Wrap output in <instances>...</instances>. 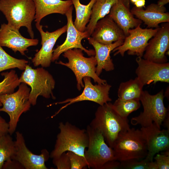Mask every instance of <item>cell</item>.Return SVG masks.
<instances>
[{
  "label": "cell",
  "mask_w": 169,
  "mask_h": 169,
  "mask_svg": "<svg viewBox=\"0 0 169 169\" xmlns=\"http://www.w3.org/2000/svg\"><path fill=\"white\" fill-rule=\"evenodd\" d=\"M112 104L118 113L125 118H127L130 114L139 109L141 105L138 100H123L119 98Z\"/></svg>",
  "instance_id": "obj_29"
},
{
  "label": "cell",
  "mask_w": 169,
  "mask_h": 169,
  "mask_svg": "<svg viewBox=\"0 0 169 169\" xmlns=\"http://www.w3.org/2000/svg\"><path fill=\"white\" fill-rule=\"evenodd\" d=\"M35 26L41 36L42 47L35 54L32 61L35 66L41 65L43 68L48 67L52 62L53 47L58 38L66 32L67 26L51 32H44L40 23H36Z\"/></svg>",
  "instance_id": "obj_16"
},
{
  "label": "cell",
  "mask_w": 169,
  "mask_h": 169,
  "mask_svg": "<svg viewBox=\"0 0 169 169\" xmlns=\"http://www.w3.org/2000/svg\"><path fill=\"white\" fill-rule=\"evenodd\" d=\"M161 23L149 41L142 56L145 59L161 64L168 62L166 55L169 49V22Z\"/></svg>",
  "instance_id": "obj_13"
},
{
  "label": "cell",
  "mask_w": 169,
  "mask_h": 169,
  "mask_svg": "<svg viewBox=\"0 0 169 169\" xmlns=\"http://www.w3.org/2000/svg\"><path fill=\"white\" fill-rule=\"evenodd\" d=\"M121 169L120 162L116 160L107 161L102 166L101 169Z\"/></svg>",
  "instance_id": "obj_37"
},
{
  "label": "cell",
  "mask_w": 169,
  "mask_h": 169,
  "mask_svg": "<svg viewBox=\"0 0 169 169\" xmlns=\"http://www.w3.org/2000/svg\"><path fill=\"white\" fill-rule=\"evenodd\" d=\"M35 6L34 21L40 23L46 16L54 13L65 14L73 5L71 0H33Z\"/></svg>",
  "instance_id": "obj_23"
},
{
  "label": "cell",
  "mask_w": 169,
  "mask_h": 169,
  "mask_svg": "<svg viewBox=\"0 0 169 169\" xmlns=\"http://www.w3.org/2000/svg\"><path fill=\"white\" fill-rule=\"evenodd\" d=\"M130 2V0H117L108 14L123 31L125 37L129 35V29L141 25L142 22L131 13Z\"/></svg>",
  "instance_id": "obj_20"
},
{
  "label": "cell",
  "mask_w": 169,
  "mask_h": 169,
  "mask_svg": "<svg viewBox=\"0 0 169 169\" xmlns=\"http://www.w3.org/2000/svg\"><path fill=\"white\" fill-rule=\"evenodd\" d=\"M121 169H157L155 161H148L144 159L140 160H131L120 162Z\"/></svg>",
  "instance_id": "obj_31"
},
{
  "label": "cell",
  "mask_w": 169,
  "mask_h": 169,
  "mask_svg": "<svg viewBox=\"0 0 169 169\" xmlns=\"http://www.w3.org/2000/svg\"><path fill=\"white\" fill-rule=\"evenodd\" d=\"M87 39L89 44L92 45L95 49V57L97 62L96 73L97 75L99 76L100 74L103 69L107 71L113 70L115 67L110 53L114 49L122 44L124 40L105 45L97 42L91 37Z\"/></svg>",
  "instance_id": "obj_22"
},
{
  "label": "cell",
  "mask_w": 169,
  "mask_h": 169,
  "mask_svg": "<svg viewBox=\"0 0 169 169\" xmlns=\"http://www.w3.org/2000/svg\"><path fill=\"white\" fill-rule=\"evenodd\" d=\"M116 160L120 162L144 159L148 153L141 130L134 128L120 132L112 148Z\"/></svg>",
  "instance_id": "obj_3"
},
{
  "label": "cell",
  "mask_w": 169,
  "mask_h": 169,
  "mask_svg": "<svg viewBox=\"0 0 169 169\" xmlns=\"http://www.w3.org/2000/svg\"><path fill=\"white\" fill-rule=\"evenodd\" d=\"M73 7L71 6L65 13L67 19V36L64 42L53 50L51 61L53 62L59 58L60 55L67 50L73 49H79L85 52L89 56H94L95 51L87 49L81 44L82 40L90 37L87 32L79 31L74 26L72 18Z\"/></svg>",
  "instance_id": "obj_12"
},
{
  "label": "cell",
  "mask_w": 169,
  "mask_h": 169,
  "mask_svg": "<svg viewBox=\"0 0 169 169\" xmlns=\"http://www.w3.org/2000/svg\"><path fill=\"white\" fill-rule=\"evenodd\" d=\"M146 141L148 151L144 159L148 161H153L156 154L169 150V130H161L154 123L140 129Z\"/></svg>",
  "instance_id": "obj_17"
},
{
  "label": "cell",
  "mask_w": 169,
  "mask_h": 169,
  "mask_svg": "<svg viewBox=\"0 0 169 169\" xmlns=\"http://www.w3.org/2000/svg\"><path fill=\"white\" fill-rule=\"evenodd\" d=\"M38 39L28 38L23 37L19 32L8 23H3L0 28V45L12 50L15 53L19 51L22 55L28 51L29 47L37 45Z\"/></svg>",
  "instance_id": "obj_18"
},
{
  "label": "cell",
  "mask_w": 169,
  "mask_h": 169,
  "mask_svg": "<svg viewBox=\"0 0 169 169\" xmlns=\"http://www.w3.org/2000/svg\"><path fill=\"white\" fill-rule=\"evenodd\" d=\"M76 11V18L74 24L76 28L81 32L86 30L91 16L92 8L96 0H90L86 5L82 4L79 0H71Z\"/></svg>",
  "instance_id": "obj_26"
},
{
  "label": "cell",
  "mask_w": 169,
  "mask_h": 169,
  "mask_svg": "<svg viewBox=\"0 0 169 169\" xmlns=\"http://www.w3.org/2000/svg\"><path fill=\"white\" fill-rule=\"evenodd\" d=\"M82 51L79 49L67 50L63 53V55L68 59V62L64 63L59 61L56 63L66 66L73 71L76 77L77 88L79 90L84 87L82 80L85 77L92 78L94 82L98 84L106 83V81L100 78L96 74L97 62L95 57H85Z\"/></svg>",
  "instance_id": "obj_7"
},
{
  "label": "cell",
  "mask_w": 169,
  "mask_h": 169,
  "mask_svg": "<svg viewBox=\"0 0 169 169\" xmlns=\"http://www.w3.org/2000/svg\"><path fill=\"white\" fill-rule=\"evenodd\" d=\"M0 11L8 25L19 30L25 27L31 38H34L32 22L36 9L33 0H0Z\"/></svg>",
  "instance_id": "obj_4"
},
{
  "label": "cell",
  "mask_w": 169,
  "mask_h": 169,
  "mask_svg": "<svg viewBox=\"0 0 169 169\" xmlns=\"http://www.w3.org/2000/svg\"><path fill=\"white\" fill-rule=\"evenodd\" d=\"M157 169L169 168V150L163 151L161 154L157 153L153 158Z\"/></svg>",
  "instance_id": "obj_33"
},
{
  "label": "cell",
  "mask_w": 169,
  "mask_h": 169,
  "mask_svg": "<svg viewBox=\"0 0 169 169\" xmlns=\"http://www.w3.org/2000/svg\"><path fill=\"white\" fill-rule=\"evenodd\" d=\"M169 0H159L157 4L160 6H164L165 5L168 3Z\"/></svg>",
  "instance_id": "obj_39"
},
{
  "label": "cell",
  "mask_w": 169,
  "mask_h": 169,
  "mask_svg": "<svg viewBox=\"0 0 169 169\" xmlns=\"http://www.w3.org/2000/svg\"><path fill=\"white\" fill-rule=\"evenodd\" d=\"M117 0H96L92 8L90 20L86 31L90 36L98 21L108 15L113 5Z\"/></svg>",
  "instance_id": "obj_24"
},
{
  "label": "cell",
  "mask_w": 169,
  "mask_h": 169,
  "mask_svg": "<svg viewBox=\"0 0 169 169\" xmlns=\"http://www.w3.org/2000/svg\"><path fill=\"white\" fill-rule=\"evenodd\" d=\"M16 135V151L11 159L18 161L25 169H48L45 165V162L50 158L48 150L44 149L40 154H35L26 146L22 133L18 131Z\"/></svg>",
  "instance_id": "obj_15"
},
{
  "label": "cell",
  "mask_w": 169,
  "mask_h": 169,
  "mask_svg": "<svg viewBox=\"0 0 169 169\" xmlns=\"http://www.w3.org/2000/svg\"><path fill=\"white\" fill-rule=\"evenodd\" d=\"M2 169H23L24 168L18 161L10 159L5 162Z\"/></svg>",
  "instance_id": "obj_35"
},
{
  "label": "cell",
  "mask_w": 169,
  "mask_h": 169,
  "mask_svg": "<svg viewBox=\"0 0 169 169\" xmlns=\"http://www.w3.org/2000/svg\"><path fill=\"white\" fill-rule=\"evenodd\" d=\"M141 25L129 29L122 44L112 51L114 56L120 54L122 57L127 51L129 55L142 57L148 42L156 33L158 28H142Z\"/></svg>",
  "instance_id": "obj_10"
},
{
  "label": "cell",
  "mask_w": 169,
  "mask_h": 169,
  "mask_svg": "<svg viewBox=\"0 0 169 169\" xmlns=\"http://www.w3.org/2000/svg\"><path fill=\"white\" fill-rule=\"evenodd\" d=\"M90 36L105 45L124 40L125 37L123 31L108 15L98 21Z\"/></svg>",
  "instance_id": "obj_19"
},
{
  "label": "cell",
  "mask_w": 169,
  "mask_h": 169,
  "mask_svg": "<svg viewBox=\"0 0 169 169\" xmlns=\"http://www.w3.org/2000/svg\"><path fill=\"white\" fill-rule=\"evenodd\" d=\"M164 90L152 95L146 90H142L140 97L143 111L137 116L132 118L131 123L146 127L153 122L160 129L165 118L169 115L168 110L164 104Z\"/></svg>",
  "instance_id": "obj_5"
},
{
  "label": "cell",
  "mask_w": 169,
  "mask_h": 169,
  "mask_svg": "<svg viewBox=\"0 0 169 169\" xmlns=\"http://www.w3.org/2000/svg\"><path fill=\"white\" fill-rule=\"evenodd\" d=\"M1 75L4 79L0 82V95L13 93L21 83L16 71L12 70L9 72H3Z\"/></svg>",
  "instance_id": "obj_30"
},
{
  "label": "cell",
  "mask_w": 169,
  "mask_h": 169,
  "mask_svg": "<svg viewBox=\"0 0 169 169\" xmlns=\"http://www.w3.org/2000/svg\"><path fill=\"white\" fill-rule=\"evenodd\" d=\"M9 128L8 123L0 116V138L9 133Z\"/></svg>",
  "instance_id": "obj_36"
},
{
  "label": "cell",
  "mask_w": 169,
  "mask_h": 169,
  "mask_svg": "<svg viewBox=\"0 0 169 169\" xmlns=\"http://www.w3.org/2000/svg\"><path fill=\"white\" fill-rule=\"evenodd\" d=\"M164 6L151 3L144 9L134 7L131 10L132 14L141 20L149 28H158L159 24L169 22V13Z\"/></svg>",
  "instance_id": "obj_21"
},
{
  "label": "cell",
  "mask_w": 169,
  "mask_h": 169,
  "mask_svg": "<svg viewBox=\"0 0 169 169\" xmlns=\"http://www.w3.org/2000/svg\"><path fill=\"white\" fill-rule=\"evenodd\" d=\"M84 83V88L83 92L77 97L68 98L62 101L56 102L55 105L66 103L53 115L51 118L58 114L61 110L73 103L81 101L88 100L96 103L100 105L111 101L109 91L111 86L107 82L104 84L93 85L91 82V78L85 77L83 79Z\"/></svg>",
  "instance_id": "obj_11"
},
{
  "label": "cell",
  "mask_w": 169,
  "mask_h": 169,
  "mask_svg": "<svg viewBox=\"0 0 169 169\" xmlns=\"http://www.w3.org/2000/svg\"><path fill=\"white\" fill-rule=\"evenodd\" d=\"M146 3L145 0H138L134 4L137 8H146L145 7Z\"/></svg>",
  "instance_id": "obj_38"
},
{
  "label": "cell",
  "mask_w": 169,
  "mask_h": 169,
  "mask_svg": "<svg viewBox=\"0 0 169 169\" xmlns=\"http://www.w3.org/2000/svg\"><path fill=\"white\" fill-rule=\"evenodd\" d=\"M19 81L31 87L29 100L32 105H36L39 96L47 99L51 97L55 98L53 93L55 86V80L43 67L34 69L27 64L19 78Z\"/></svg>",
  "instance_id": "obj_6"
},
{
  "label": "cell",
  "mask_w": 169,
  "mask_h": 169,
  "mask_svg": "<svg viewBox=\"0 0 169 169\" xmlns=\"http://www.w3.org/2000/svg\"><path fill=\"white\" fill-rule=\"evenodd\" d=\"M169 115L165 118L163 122L164 125L167 128V129L169 130Z\"/></svg>",
  "instance_id": "obj_40"
},
{
  "label": "cell",
  "mask_w": 169,
  "mask_h": 169,
  "mask_svg": "<svg viewBox=\"0 0 169 169\" xmlns=\"http://www.w3.org/2000/svg\"><path fill=\"white\" fill-rule=\"evenodd\" d=\"M144 85L137 77L120 84L117 92L118 98L123 100H138Z\"/></svg>",
  "instance_id": "obj_25"
},
{
  "label": "cell",
  "mask_w": 169,
  "mask_h": 169,
  "mask_svg": "<svg viewBox=\"0 0 169 169\" xmlns=\"http://www.w3.org/2000/svg\"><path fill=\"white\" fill-rule=\"evenodd\" d=\"M137 0H130V1H131L132 3H134Z\"/></svg>",
  "instance_id": "obj_41"
},
{
  "label": "cell",
  "mask_w": 169,
  "mask_h": 169,
  "mask_svg": "<svg viewBox=\"0 0 169 169\" xmlns=\"http://www.w3.org/2000/svg\"><path fill=\"white\" fill-rule=\"evenodd\" d=\"M70 162V169H82L88 167L85 158L73 152L67 151Z\"/></svg>",
  "instance_id": "obj_32"
},
{
  "label": "cell",
  "mask_w": 169,
  "mask_h": 169,
  "mask_svg": "<svg viewBox=\"0 0 169 169\" xmlns=\"http://www.w3.org/2000/svg\"><path fill=\"white\" fill-rule=\"evenodd\" d=\"M2 106H3L1 102H0V107Z\"/></svg>",
  "instance_id": "obj_42"
},
{
  "label": "cell",
  "mask_w": 169,
  "mask_h": 169,
  "mask_svg": "<svg viewBox=\"0 0 169 169\" xmlns=\"http://www.w3.org/2000/svg\"><path fill=\"white\" fill-rule=\"evenodd\" d=\"M28 63L24 59H17L10 56L0 45V72L15 68L24 70Z\"/></svg>",
  "instance_id": "obj_27"
},
{
  "label": "cell",
  "mask_w": 169,
  "mask_h": 169,
  "mask_svg": "<svg viewBox=\"0 0 169 169\" xmlns=\"http://www.w3.org/2000/svg\"><path fill=\"white\" fill-rule=\"evenodd\" d=\"M30 90L27 84L21 83L16 92L0 95V102L3 106L0 108V112H4L9 116L8 132L11 135L15 131L20 116L30 109L31 104L29 96Z\"/></svg>",
  "instance_id": "obj_8"
},
{
  "label": "cell",
  "mask_w": 169,
  "mask_h": 169,
  "mask_svg": "<svg viewBox=\"0 0 169 169\" xmlns=\"http://www.w3.org/2000/svg\"><path fill=\"white\" fill-rule=\"evenodd\" d=\"M16 151L15 141L9 133L0 138V169L4 163L10 159Z\"/></svg>",
  "instance_id": "obj_28"
},
{
  "label": "cell",
  "mask_w": 169,
  "mask_h": 169,
  "mask_svg": "<svg viewBox=\"0 0 169 169\" xmlns=\"http://www.w3.org/2000/svg\"><path fill=\"white\" fill-rule=\"evenodd\" d=\"M53 159V163L58 169H70V162L68 153H62L59 156Z\"/></svg>",
  "instance_id": "obj_34"
},
{
  "label": "cell",
  "mask_w": 169,
  "mask_h": 169,
  "mask_svg": "<svg viewBox=\"0 0 169 169\" xmlns=\"http://www.w3.org/2000/svg\"><path fill=\"white\" fill-rule=\"evenodd\" d=\"M59 132L57 136L54 149L50 157L56 158L62 153L70 151L84 157V152L89 143L86 130L81 129L69 122L59 123Z\"/></svg>",
  "instance_id": "obj_2"
},
{
  "label": "cell",
  "mask_w": 169,
  "mask_h": 169,
  "mask_svg": "<svg viewBox=\"0 0 169 169\" xmlns=\"http://www.w3.org/2000/svg\"><path fill=\"white\" fill-rule=\"evenodd\" d=\"M135 73L144 85L158 82H169V63H158L137 57Z\"/></svg>",
  "instance_id": "obj_14"
},
{
  "label": "cell",
  "mask_w": 169,
  "mask_h": 169,
  "mask_svg": "<svg viewBox=\"0 0 169 169\" xmlns=\"http://www.w3.org/2000/svg\"><path fill=\"white\" fill-rule=\"evenodd\" d=\"M90 125L102 133L112 148L119 133L130 128L128 119L120 116L110 102L97 108Z\"/></svg>",
  "instance_id": "obj_1"
},
{
  "label": "cell",
  "mask_w": 169,
  "mask_h": 169,
  "mask_svg": "<svg viewBox=\"0 0 169 169\" xmlns=\"http://www.w3.org/2000/svg\"><path fill=\"white\" fill-rule=\"evenodd\" d=\"M86 130L89 143L87 149L85 150L84 156L88 168L101 169L107 161L116 160L113 148L105 142L103 136L99 131L90 125L87 126Z\"/></svg>",
  "instance_id": "obj_9"
}]
</instances>
